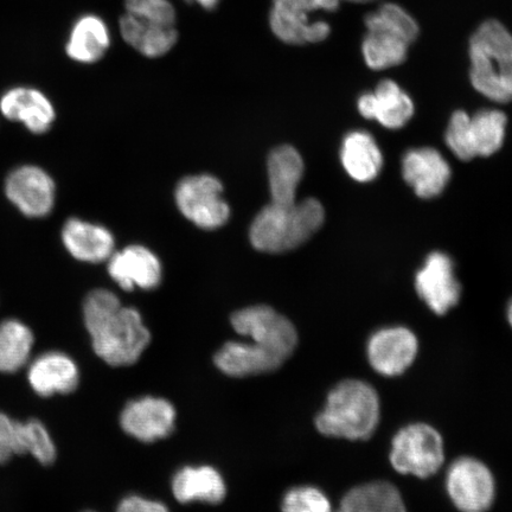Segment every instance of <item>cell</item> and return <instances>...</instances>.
Returning <instances> with one entry per match:
<instances>
[{
    "mask_svg": "<svg viewBox=\"0 0 512 512\" xmlns=\"http://www.w3.org/2000/svg\"><path fill=\"white\" fill-rule=\"evenodd\" d=\"M83 318L95 354L112 367L132 366L150 344V331L140 313L121 305L110 291L89 293L83 304Z\"/></svg>",
    "mask_w": 512,
    "mask_h": 512,
    "instance_id": "6da1fadb",
    "label": "cell"
},
{
    "mask_svg": "<svg viewBox=\"0 0 512 512\" xmlns=\"http://www.w3.org/2000/svg\"><path fill=\"white\" fill-rule=\"evenodd\" d=\"M380 416V398L374 387L361 380H345L332 388L317 415L316 427L326 437L368 440L379 426Z\"/></svg>",
    "mask_w": 512,
    "mask_h": 512,
    "instance_id": "7a4b0ae2",
    "label": "cell"
},
{
    "mask_svg": "<svg viewBox=\"0 0 512 512\" xmlns=\"http://www.w3.org/2000/svg\"><path fill=\"white\" fill-rule=\"evenodd\" d=\"M470 80L485 98L512 101V34L497 19L479 25L470 38Z\"/></svg>",
    "mask_w": 512,
    "mask_h": 512,
    "instance_id": "3957f363",
    "label": "cell"
},
{
    "mask_svg": "<svg viewBox=\"0 0 512 512\" xmlns=\"http://www.w3.org/2000/svg\"><path fill=\"white\" fill-rule=\"evenodd\" d=\"M324 220V207L316 198H306L287 206L271 203L256 215L249 238L260 252L283 253L312 238Z\"/></svg>",
    "mask_w": 512,
    "mask_h": 512,
    "instance_id": "277c9868",
    "label": "cell"
},
{
    "mask_svg": "<svg viewBox=\"0 0 512 512\" xmlns=\"http://www.w3.org/2000/svg\"><path fill=\"white\" fill-rule=\"evenodd\" d=\"M507 115L498 110H482L475 115L464 111L452 114L445 139L448 149L460 160L489 157L501 150L507 132Z\"/></svg>",
    "mask_w": 512,
    "mask_h": 512,
    "instance_id": "5b68a950",
    "label": "cell"
},
{
    "mask_svg": "<svg viewBox=\"0 0 512 512\" xmlns=\"http://www.w3.org/2000/svg\"><path fill=\"white\" fill-rule=\"evenodd\" d=\"M444 460V440L430 425H408L393 439L390 463L402 475L430 478L441 469Z\"/></svg>",
    "mask_w": 512,
    "mask_h": 512,
    "instance_id": "8992f818",
    "label": "cell"
},
{
    "mask_svg": "<svg viewBox=\"0 0 512 512\" xmlns=\"http://www.w3.org/2000/svg\"><path fill=\"white\" fill-rule=\"evenodd\" d=\"M341 0H273L270 24L273 34L287 44L304 46L323 42L331 34L325 21H312L315 12L336 11Z\"/></svg>",
    "mask_w": 512,
    "mask_h": 512,
    "instance_id": "52a82bcc",
    "label": "cell"
},
{
    "mask_svg": "<svg viewBox=\"0 0 512 512\" xmlns=\"http://www.w3.org/2000/svg\"><path fill=\"white\" fill-rule=\"evenodd\" d=\"M232 325L238 334L251 338L253 343L284 361L293 354L298 344L296 328L270 306L246 307L235 312Z\"/></svg>",
    "mask_w": 512,
    "mask_h": 512,
    "instance_id": "ba28073f",
    "label": "cell"
},
{
    "mask_svg": "<svg viewBox=\"0 0 512 512\" xmlns=\"http://www.w3.org/2000/svg\"><path fill=\"white\" fill-rule=\"evenodd\" d=\"M219 179L209 176H191L182 179L176 189L179 210L189 221L203 229H216L229 220L230 209L222 197Z\"/></svg>",
    "mask_w": 512,
    "mask_h": 512,
    "instance_id": "9c48e42d",
    "label": "cell"
},
{
    "mask_svg": "<svg viewBox=\"0 0 512 512\" xmlns=\"http://www.w3.org/2000/svg\"><path fill=\"white\" fill-rule=\"evenodd\" d=\"M446 488L460 512H488L495 502L494 475L475 458H459L450 466Z\"/></svg>",
    "mask_w": 512,
    "mask_h": 512,
    "instance_id": "30bf717a",
    "label": "cell"
},
{
    "mask_svg": "<svg viewBox=\"0 0 512 512\" xmlns=\"http://www.w3.org/2000/svg\"><path fill=\"white\" fill-rule=\"evenodd\" d=\"M4 189L8 200L30 219H42L55 207L54 179L40 166H18L6 178Z\"/></svg>",
    "mask_w": 512,
    "mask_h": 512,
    "instance_id": "8fae6325",
    "label": "cell"
},
{
    "mask_svg": "<svg viewBox=\"0 0 512 512\" xmlns=\"http://www.w3.org/2000/svg\"><path fill=\"white\" fill-rule=\"evenodd\" d=\"M415 288L426 305L440 316L446 315L462 297L453 261L441 252L427 256L424 266L416 273Z\"/></svg>",
    "mask_w": 512,
    "mask_h": 512,
    "instance_id": "7c38bea8",
    "label": "cell"
},
{
    "mask_svg": "<svg viewBox=\"0 0 512 512\" xmlns=\"http://www.w3.org/2000/svg\"><path fill=\"white\" fill-rule=\"evenodd\" d=\"M418 351V338L403 326L376 331L367 347L370 366L387 377L405 373L414 363Z\"/></svg>",
    "mask_w": 512,
    "mask_h": 512,
    "instance_id": "4fadbf2b",
    "label": "cell"
},
{
    "mask_svg": "<svg viewBox=\"0 0 512 512\" xmlns=\"http://www.w3.org/2000/svg\"><path fill=\"white\" fill-rule=\"evenodd\" d=\"M175 407L168 400L145 396L128 402L120 415L123 431L143 443L169 437L174 431Z\"/></svg>",
    "mask_w": 512,
    "mask_h": 512,
    "instance_id": "5bb4252c",
    "label": "cell"
},
{
    "mask_svg": "<svg viewBox=\"0 0 512 512\" xmlns=\"http://www.w3.org/2000/svg\"><path fill=\"white\" fill-rule=\"evenodd\" d=\"M402 176L416 196L431 200L446 189L451 179V166L438 150L418 147L403 156Z\"/></svg>",
    "mask_w": 512,
    "mask_h": 512,
    "instance_id": "9a60e30c",
    "label": "cell"
},
{
    "mask_svg": "<svg viewBox=\"0 0 512 512\" xmlns=\"http://www.w3.org/2000/svg\"><path fill=\"white\" fill-rule=\"evenodd\" d=\"M0 114L34 134L47 133L56 119L53 102L40 89L17 86L0 98Z\"/></svg>",
    "mask_w": 512,
    "mask_h": 512,
    "instance_id": "2e32d148",
    "label": "cell"
},
{
    "mask_svg": "<svg viewBox=\"0 0 512 512\" xmlns=\"http://www.w3.org/2000/svg\"><path fill=\"white\" fill-rule=\"evenodd\" d=\"M363 118L375 120L389 130H399L414 115V102L399 83L383 80L375 91L363 93L357 101Z\"/></svg>",
    "mask_w": 512,
    "mask_h": 512,
    "instance_id": "e0dca14e",
    "label": "cell"
},
{
    "mask_svg": "<svg viewBox=\"0 0 512 512\" xmlns=\"http://www.w3.org/2000/svg\"><path fill=\"white\" fill-rule=\"evenodd\" d=\"M28 382L38 396L73 393L79 386L80 370L72 357L62 351H47L29 364Z\"/></svg>",
    "mask_w": 512,
    "mask_h": 512,
    "instance_id": "ac0fdd59",
    "label": "cell"
},
{
    "mask_svg": "<svg viewBox=\"0 0 512 512\" xmlns=\"http://www.w3.org/2000/svg\"><path fill=\"white\" fill-rule=\"evenodd\" d=\"M108 272L125 291L136 287L152 290L162 280V264L155 254L142 246H130L113 253L108 259Z\"/></svg>",
    "mask_w": 512,
    "mask_h": 512,
    "instance_id": "d6986e66",
    "label": "cell"
},
{
    "mask_svg": "<svg viewBox=\"0 0 512 512\" xmlns=\"http://www.w3.org/2000/svg\"><path fill=\"white\" fill-rule=\"evenodd\" d=\"M62 242L74 259L99 264L114 253V239L110 230L80 219L64 223Z\"/></svg>",
    "mask_w": 512,
    "mask_h": 512,
    "instance_id": "ffe728a7",
    "label": "cell"
},
{
    "mask_svg": "<svg viewBox=\"0 0 512 512\" xmlns=\"http://www.w3.org/2000/svg\"><path fill=\"white\" fill-rule=\"evenodd\" d=\"M216 367L232 377L271 373L285 361L255 343L228 342L217 351Z\"/></svg>",
    "mask_w": 512,
    "mask_h": 512,
    "instance_id": "44dd1931",
    "label": "cell"
},
{
    "mask_svg": "<svg viewBox=\"0 0 512 512\" xmlns=\"http://www.w3.org/2000/svg\"><path fill=\"white\" fill-rule=\"evenodd\" d=\"M172 492L183 504L203 502L219 504L227 495L221 473L211 466L183 467L172 479Z\"/></svg>",
    "mask_w": 512,
    "mask_h": 512,
    "instance_id": "7402d4cb",
    "label": "cell"
},
{
    "mask_svg": "<svg viewBox=\"0 0 512 512\" xmlns=\"http://www.w3.org/2000/svg\"><path fill=\"white\" fill-rule=\"evenodd\" d=\"M271 203L287 206L297 202L298 185L304 176V160L292 146L272 151L267 163Z\"/></svg>",
    "mask_w": 512,
    "mask_h": 512,
    "instance_id": "603a6c76",
    "label": "cell"
},
{
    "mask_svg": "<svg viewBox=\"0 0 512 512\" xmlns=\"http://www.w3.org/2000/svg\"><path fill=\"white\" fill-rule=\"evenodd\" d=\"M341 160L347 174L360 183L374 181L383 165L381 149L366 131H351L344 137Z\"/></svg>",
    "mask_w": 512,
    "mask_h": 512,
    "instance_id": "cb8c5ba5",
    "label": "cell"
},
{
    "mask_svg": "<svg viewBox=\"0 0 512 512\" xmlns=\"http://www.w3.org/2000/svg\"><path fill=\"white\" fill-rule=\"evenodd\" d=\"M110 46L111 35L106 23L98 16L85 15L70 30L66 53L75 62L93 64L105 56Z\"/></svg>",
    "mask_w": 512,
    "mask_h": 512,
    "instance_id": "d4e9b609",
    "label": "cell"
},
{
    "mask_svg": "<svg viewBox=\"0 0 512 512\" xmlns=\"http://www.w3.org/2000/svg\"><path fill=\"white\" fill-rule=\"evenodd\" d=\"M119 28L127 44L152 59L169 53L178 38L174 27L147 23L130 14L121 17Z\"/></svg>",
    "mask_w": 512,
    "mask_h": 512,
    "instance_id": "484cf974",
    "label": "cell"
},
{
    "mask_svg": "<svg viewBox=\"0 0 512 512\" xmlns=\"http://www.w3.org/2000/svg\"><path fill=\"white\" fill-rule=\"evenodd\" d=\"M336 512H407L400 491L392 483L371 482L351 489Z\"/></svg>",
    "mask_w": 512,
    "mask_h": 512,
    "instance_id": "4316f807",
    "label": "cell"
},
{
    "mask_svg": "<svg viewBox=\"0 0 512 512\" xmlns=\"http://www.w3.org/2000/svg\"><path fill=\"white\" fill-rule=\"evenodd\" d=\"M409 47L411 43L394 31L367 28L362 42L363 59L370 69L380 72L405 62Z\"/></svg>",
    "mask_w": 512,
    "mask_h": 512,
    "instance_id": "83f0119b",
    "label": "cell"
},
{
    "mask_svg": "<svg viewBox=\"0 0 512 512\" xmlns=\"http://www.w3.org/2000/svg\"><path fill=\"white\" fill-rule=\"evenodd\" d=\"M35 337L27 324L18 319L0 323V373L14 374L30 361Z\"/></svg>",
    "mask_w": 512,
    "mask_h": 512,
    "instance_id": "f1b7e54d",
    "label": "cell"
},
{
    "mask_svg": "<svg viewBox=\"0 0 512 512\" xmlns=\"http://www.w3.org/2000/svg\"><path fill=\"white\" fill-rule=\"evenodd\" d=\"M366 28H382L396 32L409 43H414L419 36V25L414 17L402 6L394 3H384L366 19Z\"/></svg>",
    "mask_w": 512,
    "mask_h": 512,
    "instance_id": "f546056e",
    "label": "cell"
},
{
    "mask_svg": "<svg viewBox=\"0 0 512 512\" xmlns=\"http://www.w3.org/2000/svg\"><path fill=\"white\" fill-rule=\"evenodd\" d=\"M24 444L27 453H30L38 463L50 465L55 462L57 451L48 428L40 420L31 419L23 422Z\"/></svg>",
    "mask_w": 512,
    "mask_h": 512,
    "instance_id": "4dcf8cb0",
    "label": "cell"
},
{
    "mask_svg": "<svg viewBox=\"0 0 512 512\" xmlns=\"http://www.w3.org/2000/svg\"><path fill=\"white\" fill-rule=\"evenodd\" d=\"M283 512H334L329 498L313 486H298L288 491L283 501Z\"/></svg>",
    "mask_w": 512,
    "mask_h": 512,
    "instance_id": "1f68e13d",
    "label": "cell"
},
{
    "mask_svg": "<svg viewBox=\"0 0 512 512\" xmlns=\"http://www.w3.org/2000/svg\"><path fill=\"white\" fill-rule=\"evenodd\" d=\"M127 14L142 21L174 27L176 12L169 0H125Z\"/></svg>",
    "mask_w": 512,
    "mask_h": 512,
    "instance_id": "d6a6232c",
    "label": "cell"
},
{
    "mask_svg": "<svg viewBox=\"0 0 512 512\" xmlns=\"http://www.w3.org/2000/svg\"><path fill=\"white\" fill-rule=\"evenodd\" d=\"M25 453L23 422L0 413V464L8 463L12 457Z\"/></svg>",
    "mask_w": 512,
    "mask_h": 512,
    "instance_id": "836d02e7",
    "label": "cell"
},
{
    "mask_svg": "<svg viewBox=\"0 0 512 512\" xmlns=\"http://www.w3.org/2000/svg\"><path fill=\"white\" fill-rule=\"evenodd\" d=\"M117 512H170L165 504L140 496H128L118 505Z\"/></svg>",
    "mask_w": 512,
    "mask_h": 512,
    "instance_id": "e575fe53",
    "label": "cell"
},
{
    "mask_svg": "<svg viewBox=\"0 0 512 512\" xmlns=\"http://www.w3.org/2000/svg\"><path fill=\"white\" fill-rule=\"evenodd\" d=\"M190 2H196L203 6L204 9L213 10L217 3H219V0H190Z\"/></svg>",
    "mask_w": 512,
    "mask_h": 512,
    "instance_id": "d590c367",
    "label": "cell"
},
{
    "mask_svg": "<svg viewBox=\"0 0 512 512\" xmlns=\"http://www.w3.org/2000/svg\"><path fill=\"white\" fill-rule=\"evenodd\" d=\"M345 2L355 3V4H369V3L376 2V0H345Z\"/></svg>",
    "mask_w": 512,
    "mask_h": 512,
    "instance_id": "8d00e7d4",
    "label": "cell"
},
{
    "mask_svg": "<svg viewBox=\"0 0 512 512\" xmlns=\"http://www.w3.org/2000/svg\"><path fill=\"white\" fill-rule=\"evenodd\" d=\"M508 320H509V324L511 325V328H512V302L509 304V307H508Z\"/></svg>",
    "mask_w": 512,
    "mask_h": 512,
    "instance_id": "74e56055",
    "label": "cell"
},
{
    "mask_svg": "<svg viewBox=\"0 0 512 512\" xmlns=\"http://www.w3.org/2000/svg\"><path fill=\"white\" fill-rule=\"evenodd\" d=\"M86 512H93V511H86Z\"/></svg>",
    "mask_w": 512,
    "mask_h": 512,
    "instance_id": "f35d334b",
    "label": "cell"
}]
</instances>
